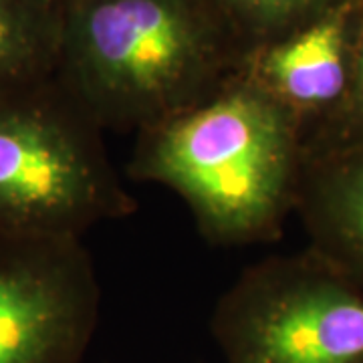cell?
Listing matches in <instances>:
<instances>
[{"label":"cell","instance_id":"1","mask_svg":"<svg viewBox=\"0 0 363 363\" xmlns=\"http://www.w3.org/2000/svg\"><path fill=\"white\" fill-rule=\"evenodd\" d=\"M305 162L297 119L238 71L204 104L138 131L128 176L180 196L210 245L250 247L281 238Z\"/></svg>","mask_w":363,"mask_h":363},{"label":"cell","instance_id":"2","mask_svg":"<svg viewBox=\"0 0 363 363\" xmlns=\"http://www.w3.org/2000/svg\"><path fill=\"white\" fill-rule=\"evenodd\" d=\"M245 52L216 0H65L55 79L104 131L138 133L218 93Z\"/></svg>","mask_w":363,"mask_h":363},{"label":"cell","instance_id":"3","mask_svg":"<svg viewBox=\"0 0 363 363\" xmlns=\"http://www.w3.org/2000/svg\"><path fill=\"white\" fill-rule=\"evenodd\" d=\"M135 208L104 130L55 75L0 91V234L81 238Z\"/></svg>","mask_w":363,"mask_h":363},{"label":"cell","instance_id":"4","mask_svg":"<svg viewBox=\"0 0 363 363\" xmlns=\"http://www.w3.org/2000/svg\"><path fill=\"white\" fill-rule=\"evenodd\" d=\"M210 333L226 363H363V286L305 248L247 267Z\"/></svg>","mask_w":363,"mask_h":363},{"label":"cell","instance_id":"5","mask_svg":"<svg viewBox=\"0 0 363 363\" xmlns=\"http://www.w3.org/2000/svg\"><path fill=\"white\" fill-rule=\"evenodd\" d=\"M99 309L81 238L0 234V363H83Z\"/></svg>","mask_w":363,"mask_h":363},{"label":"cell","instance_id":"6","mask_svg":"<svg viewBox=\"0 0 363 363\" xmlns=\"http://www.w3.org/2000/svg\"><path fill=\"white\" fill-rule=\"evenodd\" d=\"M359 21L362 0H337L317 18L242 57L240 73L297 119L307 142L350 95Z\"/></svg>","mask_w":363,"mask_h":363},{"label":"cell","instance_id":"7","mask_svg":"<svg viewBox=\"0 0 363 363\" xmlns=\"http://www.w3.org/2000/svg\"><path fill=\"white\" fill-rule=\"evenodd\" d=\"M295 214L309 248L363 286V143L307 152Z\"/></svg>","mask_w":363,"mask_h":363},{"label":"cell","instance_id":"8","mask_svg":"<svg viewBox=\"0 0 363 363\" xmlns=\"http://www.w3.org/2000/svg\"><path fill=\"white\" fill-rule=\"evenodd\" d=\"M65 0H0V91L55 75Z\"/></svg>","mask_w":363,"mask_h":363},{"label":"cell","instance_id":"9","mask_svg":"<svg viewBox=\"0 0 363 363\" xmlns=\"http://www.w3.org/2000/svg\"><path fill=\"white\" fill-rule=\"evenodd\" d=\"M245 49L279 39L317 18L337 0H216Z\"/></svg>","mask_w":363,"mask_h":363},{"label":"cell","instance_id":"10","mask_svg":"<svg viewBox=\"0 0 363 363\" xmlns=\"http://www.w3.org/2000/svg\"><path fill=\"white\" fill-rule=\"evenodd\" d=\"M355 143H363V0L350 95L337 116L307 142V152H323Z\"/></svg>","mask_w":363,"mask_h":363}]
</instances>
